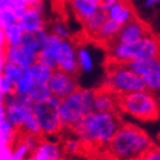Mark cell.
<instances>
[{"instance_id":"6da1fadb","label":"cell","mask_w":160,"mask_h":160,"mask_svg":"<svg viewBox=\"0 0 160 160\" xmlns=\"http://www.w3.org/2000/svg\"><path fill=\"white\" fill-rule=\"evenodd\" d=\"M121 125V118L113 112H89L72 128V132L83 146L107 147Z\"/></svg>"},{"instance_id":"7a4b0ae2","label":"cell","mask_w":160,"mask_h":160,"mask_svg":"<svg viewBox=\"0 0 160 160\" xmlns=\"http://www.w3.org/2000/svg\"><path fill=\"white\" fill-rule=\"evenodd\" d=\"M152 146V139L143 129L121 122L106 148L112 160H134L139 159Z\"/></svg>"},{"instance_id":"3957f363","label":"cell","mask_w":160,"mask_h":160,"mask_svg":"<svg viewBox=\"0 0 160 160\" xmlns=\"http://www.w3.org/2000/svg\"><path fill=\"white\" fill-rule=\"evenodd\" d=\"M95 90L78 87L68 97L60 99L59 117L62 129H72L79 120L92 111Z\"/></svg>"},{"instance_id":"277c9868","label":"cell","mask_w":160,"mask_h":160,"mask_svg":"<svg viewBox=\"0 0 160 160\" xmlns=\"http://www.w3.org/2000/svg\"><path fill=\"white\" fill-rule=\"evenodd\" d=\"M109 59L116 62H128L138 59L160 58V41L155 35H146L137 42L109 44Z\"/></svg>"},{"instance_id":"5b68a950","label":"cell","mask_w":160,"mask_h":160,"mask_svg":"<svg viewBox=\"0 0 160 160\" xmlns=\"http://www.w3.org/2000/svg\"><path fill=\"white\" fill-rule=\"evenodd\" d=\"M117 108L124 113L142 121L156 120L160 112L159 103L154 92L148 90H141L130 94L117 97Z\"/></svg>"},{"instance_id":"8992f818","label":"cell","mask_w":160,"mask_h":160,"mask_svg":"<svg viewBox=\"0 0 160 160\" xmlns=\"http://www.w3.org/2000/svg\"><path fill=\"white\" fill-rule=\"evenodd\" d=\"M106 89L118 97V95L146 90V86L142 77L130 70L125 62L111 61L108 65Z\"/></svg>"},{"instance_id":"52a82bcc","label":"cell","mask_w":160,"mask_h":160,"mask_svg":"<svg viewBox=\"0 0 160 160\" xmlns=\"http://www.w3.org/2000/svg\"><path fill=\"white\" fill-rule=\"evenodd\" d=\"M59 104L60 99L53 95L44 102L33 104V113L38 121L42 137H52L62 130L59 117Z\"/></svg>"},{"instance_id":"ba28073f","label":"cell","mask_w":160,"mask_h":160,"mask_svg":"<svg viewBox=\"0 0 160 160\" xmlns=\"http://www.w3.org/2000/svg\"><path fill=\"white\" fill-rule=\"evenodd\" d=\"M4 116L9 122H12L17 130L21 128L23 121L33 115V103L28 97H18L16 94H11L4 97Z\"/></svg>"},{"instance_id":"9c48e42d","label":"cell","mask_w":160,"mask_h":160,"mask_svg":"<svg viewBox=\"0 0 160 160\" xmlns=\"http://www.w3.org/2000/svg\"><path fill=\"white\" fill-rule=\"evenodd\" d=\"M56 65L58 69L67 72L69 74L78 73V61H77V48L69 39H61V42L55 52Z\"/></svg>"},{"instance_id":"30bf717a","label":"cell","mask_w":160,"mask_h":160,"mask_svg":"<svg viewBox=\"0 0 160 160\" xmlns=\"http://www.w3.org/2000/svg\"><path fill=\"white\" fill-rule=\"evenodd\" d=\"M50 90L53 97L62 99L68 97L69 94L76 91L78 89L77 79L73 74H69L67 72H62L60 69L53 70V74L48 81Z\"/></svg>"},{"instance_id":"8fae6325","label":"cell","mask_w":160,"mask_h":160,"mask_svg":"<svg viewBox=\"0 0 160 160\" xmlns=\"http://www.w3.org/2000/svg\"><path fill=\"white\" fill-rule=\"evenodd\" d=\"M148 28L146 26V23L141 21L139 18L134 17L129 22L124 23L120 28V31L115 39V42L118 43H132V42H137L143 37L148 35Z\"/></svg>"},{"instance_id":"7c38bea8","label":"cell","mask_w":160,"mask_h":160,"mask_svg":"<svg viewBox=\"0 0 160 160\" xmlns=\"http://www.w3.org/2000/svg\"><path fill=\"white\" fill-rule=\"evenodd\" d=\"M18 26L23 30V33L34 31L44 28L43 21V3H39L34 7H29L26 12L18 18Z\"/></svg>"},{"instance_id":"4fadbf2b","label":"cell","mask_w":160,"mask_h":160,"mask_svg":"<svg viewBox=\"0 0 160 160\" xmlns=\"http://www.w3.org/2000/svg\"><path fill=\"white\" fill-rule=\"evenodd\" d=\"M4 60L9 61L22 68H30L37 61V55L31 53L22 47H4Z\"/></svg>"},{"instance_id":"5bb4252c","label":"cell","mask_w":160,"mask_h":160,"mask_svg":"<svg viewBox=\"0 0 160 160\" xmlns=\"http://www.w3.org/2000/svg\"><path fill=\"white\" fill-rule=\"evenodd\" d=\"M117 108V95L108 89L95 90L92 102V111L97 112H113Z\"/></svg>"},{"instance_id":"9a60e30c","label":"cell","mask_w":160,"mask_h":160,"mask_svg":"<svg viewBox=\"0 0 160 160\" xmlns=\"http://www.w3.org/2000/svg\"><path fill=\"white\" fill-rule=\"evenodd\" d=\"M106 13H107L108 20L117 22L118 25H124V23L129 22L130 20L135 17L134 9L128 3V0H120V2L112 5Z\"/></svg>"},{"instance_id":"2e32d148","label":"cell","mask_w":160,"mask_h":160,"mask_svg":"<svg viewBox=\"0 0 160 160\" xmlns=\"http://www.w3.org/2000/svg\"><path fill=\"white\" fill-rule=\"evenodd\" d=\"M47 35H48V31H47L44 28L34 30V31H28V33H23L21 47L23 50L31 52V53L38 55V52L41 51L42 46H43V43L46 41Z\"/></svg>"},{"instance_id":"e0dca14e","label":"cell","mask_w":160,"mask_h":160,"mask_svg":"<svg viewBox=\"0 0 160 160\" xmlns=\"http://www.w3.org/2000/svg\"><path fill=\"white\" fill-rule=\"evenodd\" d=\"M143 82H145L146 90L155 92L160 90V58L152 59V62L148 68V70L142 77Z\"/></svg>"},{"instance_id":"ac0fdd59","label":"cell","mask_w":160,"mask_h":160,"mask_svg":"<svg viewBox=\"0 0 160 160\" xmlns=\"http://www.w3.org/2000/svg\"><path fill=\"white\" fill-rule=\"evenodd\" d=\"M70 4L76 16L82 22L99 11V5L90 0H70Z\"/></svg>"},{"instance_id":"d6986e66","label":"cell","mask_w":160,"mask_h":160,"mask_svg":"<svg viewBox=\"0 0 160 160\" xmlns=\"http://www.w3.org/2000/svg\"><path fill=\"white\" fill-rule=\"evenodd\" d=\"M18 137V130L5 116L0 117V146H12Z\"/></svg>"},{"instance_id":"ffe728a7","label":"cell","mask_w":160,"mask_h":160,"mask_svg":"<svg viewBox=\"0 0 160 160\" xmlns=\"http://www.w3.org/2000/svg\"><path fill=\"white\" fill-rule=\"evenodd\" d=\"M120 28H121V25H118L117 22L112 21V20H107L104 23H103V26L100 28L98 34L94 38L97 39L98 42L111 44L112 42H115V39H116L118 31H120Z\"/></svg>"},{"instance_id":"44dd1931","label":"cell","mask_w":160,"mask_h":160,"mask_svg":"<svg viewBox=\"0 0 160 160\" xmlns=\"http://www.w3.org/2000/svg\"><path fill=\"white\" fill-rule=\"evenodd\" d=\"M107 20H108L107 13L99 9L95 14H92L91 17H89L87 20L83 21V26H85L86 33L95 37L98 34V31L100 30V28L103 26V23H104Z\"/></svg>"},{"instance_id":"7402d4cb","label":"cell","mask_w":160,"mask_h":160,"mask_svg":"<svg viewBox=\"0 0 160 160\" xmlns=\"http://www.w3.org/2000/svg\"><path fill=\"white\" fill-rule=\"evenodd\" d=\"M77 61L79 70H82L83 73H91L94 70V58L87 47L81 46L77 48Z\"/></svg>"},{"instance_id":"603a6c76","label":"cell","mask_w":160,"mask_h":160,"mask_svg":"<svg viewBox=\"0 0 160 160\" xmlns=\"http://www.w3.org/2000/svg\"><path fill=\"white\" fill-rule=\"evenodd\" d=\"M50 97H52V92L50 90L48 83H39V82H34L31 90L28 94V98L30 99V102L33 103V104L44 102Z\"/></svg>"},{"instance_id":"cb8c5ba5","label":"cell","mask_w":160,"mask_h":160,"mask_svg":"<svg viewBox=\"0 0 160 160\" xmlns=\"http://www.w3.org/2000/svg\"><path fill=\"white\" fill-rule=\"evenodd\" d=\"M29 70H30L31 77L34 79V82H39V83H48V81L53 74L52 69H50L48 67H46L44 64L39 62V61H35L33 65L29 68Z\"/></svg>"},{"instance_id":"d4e9b609","label":"cell","mask_w":160,"mask_h":160,"mask_svg":"<svg viewBox=\"0 0 160 160\" xmlns=\"http://www.w3.org/2000/svg\"><path fill=\"white\" fill-rule=\"evenodd\" d=\"M33 85H34V79L30 74L29 68H26L23 70V73L21 74V77L16 81L13 94L18 95V97H28V94L31 90Z\"/></svg>"},{"instance_id":"484cf974","label":"cell","mask_w":160,"mask_h":160,"mask_svg":"<svg viewBox=\"0 0 160 160\" xmlns=\"http://www.w3.org/2000/svg\"><path fill=\"white\" fill-rule=\"evenodd\" d=\"M23 37V30L18 26V23L4 28V38L5 46L8 47H20Z\"/></svg>"},{"instance_id":"4316f807","label":"cell","mask_w":160,"mask_h":160,"mask_svg":"<svg viewBox=\"0 0 160 160\" xmlns=\"http://www.w3.org/2000/svg\"><path fill=\"white\" fill-rule=\"evenodd\" d=\"M25 69L26 68H22L20 65H17V64H13V62H9V61H4L2 76L8 78L12 83H16V81L21 77V74L23 73V70Z\"/></svg>"},{"instance_id":"83f0119b","label":"cell","mask_w":160,"mask_h":160,"mask_svg":"<svg viewBox=\"0 0 160 160\" xmlns=\"http://www.w3.org/2000/svg\"><path fill=\"white\" fill-rule=\"evenodd\" d=\"M12 151H13L14 160H28L29 156L31 155V152H33L20 135L17 137V139H16V142L12 145Z\"/></svg>"},{"instance_id":"f1b7e54d","label":"cell","mask_w":160,"mask_h":160,"mask_svg":"<svg viewBox=\"0 0 160 160\" xmlns=\"http://www.w3.org/2000/svg\"><path fill=\"white\" fill-rule=\"evenodd\" d=\"M18 133H22V134H31V135H38V137H42L41 134V129H39V125H38V121L37 118L34 117V113L29 116L23 124L21 125V128L18 129Z\"/></svg>"},{"instance_id":"f546056e","label":"cell","mask_w":160,"mask_h":160,"mask_svg":"<svg viewBox=\"0 0 160 160\" xmlns=\"http://www.w3.org/2000/svg\"><path fill=\"white\" fill-rule=\"evenodd\" d=\"M83 147V145L81 143L77 137L74 138H68L65 142H64V146H62V151L64 152H68V154H77L81 151V148Z\"/></svg>"},{"instance_id":"4dcf8cb0","label":"cell","mask_w":160,"mask_h":160,"mask_svg":"<svg viewBox=\"0 0 160 160\" xmlns=\"http://www.w3.org/2000/svg\"><path fill=\"white\" fill-rule=\"evenodd\" d=\"M18 22V17L14 14L13 11L11 9H7V11H2L0 12V26L3 29L7 26H11L14 25V23Z\"/></svg>"},{"instance_id":"1f68e13d","label":"cell","mask_w":160,"mask_h":160,"mask_svg":"<svg viewBox=\"0 0 160 160\" xmlns=\"http://www.w3.org/2000/svg\"><path fill=\"white\" fill-rule=\"evenodd\" d=\"M52 33L61 39H69L70 38V33H69L68 28L64 25V23H60V22H56L52 25Z\"/></svg>"},{"instance_id":"d6a6232c","label":"cell","mask_w":160,"mask_h":160,"mask_svg":"<svg viewBox=\"0 0 160 160\" xmlns=\"http://www.w3.org/2000/svg\"><path fill=\"white\" fill-rule=\"evenodd\" d=\"M13 90H14V83H12L9 79L5 78L4 76L0 77V92H2L3 97L13 94Z\"/></svg>"},{"instance_id":"836d02e7","label":"cell","mask_w":160,"mask_h":160,"mask_svg":"<svg viewBox=\"0 0 160 160\" xmlns=\"http://www.w3.org/2000/svg\"><path fill=\"white\" fill-rule=\"evenodd\" d=\"M139 160H160V146L154 145L139 158Z\"/></svg>"},{"instance_id":"e575fe53","label":"cell","mask_w":160,"mask_h":160,"mask_svg":"<svg viewBox=\"0 0 160 160\" xmlns=\"http://www.w3.org/2000/svg\"><path fill=\"white\" fill-rule=\"evenodd\" d=\"M0 160H14L12 146H0Z\"/></svg>"},{"instance_id":"d590c367","label":"cell","mask_w":160,"mask_h":160,"mask_svg":"<svg viewBox=\"0 0 160 160\" xmlns=\"http://www.w3.org/2000/svg\"><path fill=\"white\" fill-rule=\"evenodd\" d=\"M117 2H120V0H99V9L103 12H107L109 8L113 4H116Z\"/></svg>"},{"instance_id":"8d00e7d4","label":"cell","mask_w":160,"mask_h":160,"mask_svg":"<svg viewBox=\"0 0 160 160\" xmlns=\"http://www.w3.org/2000/svg\"><path fill=\"white\" fill-rule=\"evenodd\" d=\"M160 4V0H145V7L146 8H154Z\"/></svg>"},{"instance_id":"74e56055","label":"cell","mask_w":160,"mask_h":160,"mask_svg":"<svg viewBox=\"0 0 160 160\" xmlns=\"http://www.w3.org/2000/svg\"><path fill=\"white\" fill-rule=\"evenodd\" d=\"M22 2L25 3L28 7H34V5L39 4V3H42V0H22Z\"/></svg>"},{"instance_id":"f35d334b","label":"cell","mask_w":160,"mask_h":160,"mask_svg":"<svg viewBox=\"0 0 160 160\" xmlns=\"http://www.w3.org/2000/svg\"><path fill=\"white\" fill-rule=\"evenodd\" d=\"M0 47H5V38H4V29L0 26Z\"/></svg>"},{"instance_id":"ab89813d","label":"cell","mask_w":160,"mask_h":160,"mask_svg":"<svg viewBox=\"0 0 160 160\" xmlns=\"http://www.w3.org/2000/svg\"><path fill=\"white\" fill-rule=\"evenodd\" d=\"M90 2H92V3H95V4L99 5V0H90Z\"/></svg>"},{"instance_id":"60d3db41","label":"cell","mask_w":160,"mask_h":160,"mask_svg":"<svg viewBox=\"0 0 160 160\" xmlns=\"http://www.w3.org/2000/svg\"><path fill=\"white\" fill-rule=\"evenodd\" d=\"M11 2H16V0H11Z\"/></svg>"},{"instance_id":"b9f144b4","label":"cell","mask_w":160,"mask_h":160,"mask_svg":"<svg viewBox=\"0 0 160 160\" xmlns=\"http://www.w3.org/2000/svg\"><path fill=\"white\" fill-rule=\"evenodd\" d=\"M134 160H139V159H134Z\"/></svg>"}]
</instances>
